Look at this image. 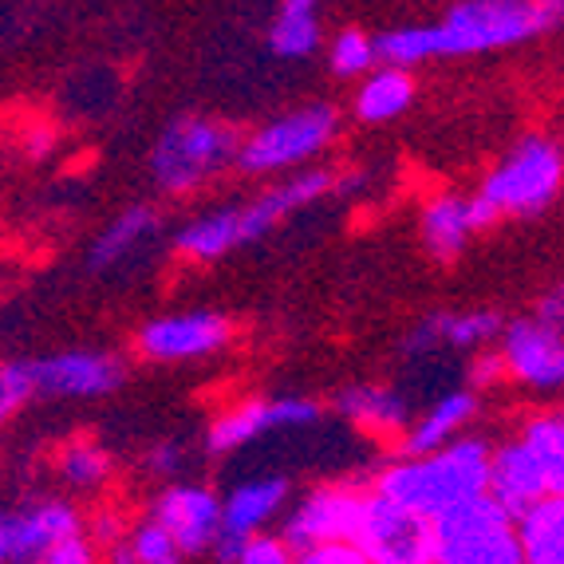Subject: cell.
<instances>
[{
	"label": "cell",
	"instance_id": "obj_19",
	"mask_svg": "<svg viewBox=\"0 0 564 564\" xmlns=\"http://www.w3.org/2000/svg\"><path fill=\"white\" fill-rule=\"evenodd\" d=\"M470 229H478L474 226V209H470V202H462V198H438V202H431L423 214L426 249H431L438 261L458 257L466 237H470Z\"/></svg>",
	"mask_w": 564,
	"mask_h": 564
},
{
	"label": "cell",
	"instance_id": "obj_30",
	"mask_svg": "<svg viewBox=\"0 0 564 564\" xmlns=\"http://www.w3.org/2000/svg\"><path fill=\"white\" fill-rule=\"evenodd\" d=\"M104 470H107L104 454L87 443H76L64 454V474H67V481H76V486H95V481L104 478Z\"/></svg>",
	"mask_w": 564,
	"mask_h": 564
},
{
	"label": "cell",
	"instance_id": "obj_35",
	"mask_svg": "<svg viewBox=\"0 0 564 564\" xmlns=\"http://www.w3.org/2000/svg\"><path fill=\"white\" fill-rule=\"evenodd\" d=\"M44 564H91V553H87V545L79 541V536H72V541H64Z\"/></svg>",
	"mask_w": 564,
	"mask_h": 564
},
{
	"label": "cell",
	"instance_id": "obj_13",
	"mask_svg": "<svg viewBox=\"0 0 564 564\" xmlns=\"http://www.w3.org/2000/svg\"><path fill=\"white\" fill-rule=\"evenodd\" d=\"M221 513L226 509L217 506L214 494H206L198 486H174L159 498L154 521L178 541L182 553H202V549L217 545Z\"/></svg>",
	"mask_w": 564,
	"mask_h": 564
},
{
	"label": "cell",
	"instance_id": "obj_18",
	"mask_svg": "<svg viewBox=\"0 0 564 564\" xmlns=\"http://www.w3.org/2000/svg\"><path fill=\"white\" fill-rule=\"evenodd\" d=\"M470 414H474V395H466V391H454V395H446L443 403H434V411L426 414L423 423L414 426V431L403 438V454L411 462L438 454L446 438H451L458 426H466V419H470Z\"/></svg>",
	"mask_w": 564,
	"mask_h": 564
},
{
	"label": "cell",
	"instance_id": "obj_28",
	"mask_svg": "<svg viewBox=\"0 0 564 564\" xmlns=\"http://www.w3.org/2000/svg\"><path fill=\"white\" fill-rule=\"evenodd\" d=\"M376 59V40H367L359 29H344L332 44V67L339 76H356Z\"/></svg>",
	"mask_w": 564,
	"mask_h": 564
},
{
	"label": "cell",
	"instance_id": "obj_26",
	"mask_svg": "<svg viewBox=\"0 0 564 564\" xmlns=\"http://www.w3.org/2000/svg\"><path fill=\"white\" fill-rule=\"evenodd\" d=\"M521 443L536 454L549 478V498H564V414H545L525 426Z\"/></svg>",
	"mask_w": 564,
	"mask_h": 564
},
{
	"label": "cell",
	"instance_id": "obj_2",
	"mask_svg": "<svg viewBox=\"0 0 564 564\" xmlns=\"http://www.w3.org/2000/svg\"><path fill=\"white\" fill-rule=\"evenodd\" d=\"M489 466H494L489 446L478 443V438H466V443L446 446V451L431 454V458L391 466V470L379 478L376 494L387 501H395V506L411 509L419 518L438 521V518H446L451 509L466 506V501L486 498Z\"/></svg>",
	"mask_w": 564,
	"mask_h": 564
},
{
	"label": "cell",
	"instance_id": "obj_27",
	"mask_svg": "<svg viewBox=\"0 0 564 564\" xmlns=\"http://www.w3.org/2000/svg\"><path fill=\"white\" fill-rule=\"evenodd\" d=\"M234 245H241L234 209H221V214H214V217H202V221H194V226L182 229V237H178L182 253L198 257V261H214V257L229 253Z\"/></svg>",
	"mask_w": 564,
	"mask_h": 564
},
{
	"label": "cell",
	"instance_id": "obj_3",
	"mask_svg": "<svg viewBox=\"0 0 564 564\" xmlns=\"http://www.w3.org/2000/svg\"><path fill=\"white\" fill-rule=\"evenodd\" d=\"M438 564H525V545L498 501L474 498L434 521Z\"/></svg>",
	"mask_w": 564,
	"mask_h": 564
},
{
	"label": "cell",
	"instance_id": "obj_15",
	"mask_svg": "<svg viewBox=\"0 0 564 564\" xmlns=\"http://www.w3.org/2000/svg\"><path fill=\"white\" fill-rule=\"evenodd\" d=\"M321 419V406L308 403V399H276V403H245L237 411L221 414L214 426H209V451L226 454L245 446L257 434L273 431V426H304Z\"/></svg>",
	"mask_w": 564,
	"mask_h": 564
},
{
	"label": "cell",
	"instance_id": "obj_1",
	"mask_svg": "<svg viewBox=\"0 0 564 564\" xmlns=\"http://www.w3.org/2000/svg\"><path fill=\"white\" fill-rule=\"evenodd\" d=\"M564 20L561 0H466L446 12L434 29H399L376 40V59L391 67L419 64L426 56H470L506 47L553 29Z\"/></svg>",
	"mask_w": 564,
	"mask_h": 564
},
{
	"label": "cell",
	"instance_id": "obj_32",
	"mask_svg": "<svg viewBox=\"0 0 564 564\" xmlns=\"http://www.w3.org/2000/svg\"><path fill=\"white\" fill-rule=\"evenodd\" d=\"M296 564H371L356 545H328V549H312Z\"/></svg>",
	"mask_w": 564,
	"mask_h": 564
},
{
	"label": "cell",
	"instance_id": "obj_6",
	"mask_svg": "<svg viewBox=\"0 0 564 564\" xmlns=\"http://www.w3.org/2000/svg\"><path fill=\"white\" fill-rule=\"evenodd\" d=\"M356 549L371 564H438L434 521L419 518V513L379 498V494L367 498Z\"/></svg>",
	"mask_w": 564,
	"mask_h": 564
},
{
	"label": "cell",
	"instance_id": "obj_16",
	"mask_svg": "<svg viewBox=\"0 0 564 564\" xmlns=\"http://www.w3.org/2000/svg\"><path fill=\"white\" fill-rule=\"evenodd\" d=\"M506 364L533 387L564 383V332L545 324H513L506 332Z\"/></svg>",
	"mask_w": 564,
	"mask_h": 564
},
{
	"label": "cell",
	"instance_id": "obj_38",
	"mask_svg": "<svg viewBox=\"0 0 564 564\" xmlns=\"http://www.w3.org/2000/svg\"><path fill=\"white\" fill-rule=\"evenodd\" d=\"M111 564H139V556H134V549L119 545V549L111 553Z\"/></svg>",
	"mask_w": 564,
	"mask_h": 564
},
{
	"label": "cell",
	"instance_id": "obj_36",
	"mask_svg": "<svg viewBox=\"0 0 564 564\" xmlns=\"http://www.w3.org/2000/svg\"><path fill=\"white\" fill-rule=\"evenodd\" d=\"M178 443H162V446H154V451H151V466H154V470H162V474H166V470H174V466H178Z\"/></svg>",
	"mask_w": 564,
	"mask_h": 564
},
{
	"label": "cell",
	"instance_id": "obj_33",
	"mask_svg": "<svg viewBox=\"0 0 564 564\" xmlns=\"http://www.w3.org/2000/svg\"><path fill=\"white\" fill-rule=\"evenodd\" d=\"M237 564H292L289 561V545L284 541H253V545L245 549V556Z\"/></svg>",
	"mask_w": 564,
	"mask_h": 564
},
{
	"label": "cell",
	"instance_id": "obj_14",
	"mask_svg": "<svg viewBox=\"0 0 564 564\" xmlns=\"http://www.w3.org/2000/svg\"><path fill=\"white\" fill-rule=\"evenodd\" d=\"M229 339V321L217 312H189V316H166L151 321L139 332V344L154 359H194L217 351Z\"/></svg>",
	"mask_w": 564,
	"mask_h": 564
},
{
	"label": "cell",
	"instance_id": "obj_21",
	"mask_svg": "<svg viewBox=\"0 0 564 564\" xmlns=\"http://www.w3.org/2000/svg\"><path fill=\"white\" fill-rule=\"evenodd\" d=\"M525 564H564V498H549L518 521Z\"/></svg>",
	"mask_w": 564,
	"mask_h": 564
},
{
	"label": "cell",
	"instance_id": "obj_29",
	"mask_svg": "<svg viewBox=\"0 0 564 564\" xmlns=\"http://www.w3.org/2000/svg\"><path fill=\"white\" fill-rule=\"evenodd\" d=\"M131 549H134V556H139V564H178L182 561L178 541H174V536H170L159 521H147V525H139Z\"/></svg>",
	"mask_w": 564,
	"mask_h": 564
},
{
	"label": "cell",
	"instance_id": "obj_12",
	"mask_svg": "<svg viewBox=\"0 0 564 564\" xmlns=\"http://www.w3.org/2000/svg\"><path fill=\"white\" fill-rule=\"evenodd\" d=\"M489 498L498 501L513 521H525L541 501H549V478L525 443H509L494 454Z\"/></svg>",
	"mask_w": 564,
	"mask_h": 564
},
{
	"label": "cell",
	"instance_id": "obj_11",
	"mask_svg": "<svg viewBox=\"0 0 564 564\" xmlns=\"http://www.w3.org/2000/svg\"><path fill=\"white\" fill-rule=\"evenodd\" d=\"M284 494H289V486L281 478L249 481V486L237 489L234 498L226 501V513H221V533H217V545H214L217 561L226 564L241 561L245 549L253 545L257 525H264L281 509Z\"/></svg>",
	"mask_w": 564,
	"mask_h": 564
},
{
	"label": "cell",
	"instance_id": "obj_23",
	"mask_svg": "<svg viewBox=\"0 0 564 564\" xmlns=\"http://www.w3.org/2000/svg\"><path fill=\"white\" fill-rule=\"evenodd\" d=\"M316 44H321L316 4H312V0H284L281 12H276L273 32H269V47L284 59H301V56H308Z\"/></svg>",
	"mask_w": 564,
	"mask_h": 564
},
{
	"label": "cell",
	"instance_id": "obj_9",
	"mask_svg": "<svg viewBox=\"0 0 564 564\" xmlns=\"http://www.w3.org/2000/svg\"><path fill=\"white\" fill-rule=\"evenodd\" d=\"M76 513L59 501L20 509L0 525V556H4V564H44L64 541L76 536Z\"/></svg>",
	"mask_w": 564,
	"mask_h": 564
},
{
	"label": "cell",
	"instance_id": "obj_8",
	"mask_svg": "<svg viewBox=\"0 0 564 564\" xmlns=\"http://www.w3.org/2000/svg\"><path fill=\"white\" fill-rule=\"evenodd\" d=\"M367 498L356 489H321L301 501V509L284 525V545L312 553L328 545H356L359 525H364Z\"/></svg>",
	"mask_w": 564,
	"mask_h": 564
},
{
	"label": "cell",
	"instance_id": "obj_17",
	"mask_svg": "<svg viewBox=\"0 0 564 564\" xmlns=\"http://www.w3.org/2000/svg\"><path fill=\"white\" fill-rule=\"evenodd\" d=\"M328 186H332V174L316 170V174H304V178H292V182H284V186L269 189L264 198L253 202V206L234 209V214H237V237H241V245L264 237L284 214H292V209H301V206H308V202H316Z\"/></svg>",
	"mask_w": 564,
	"mask_h": 564
},
{
	"label": "cell",
	"instance_id": "obj_5",
	"mask_svg": "<svg viewBox=\"0 0 564 564\" xmlns=\"http://www.w3.org/2000/svg\"><path fill=\"white\" fill-rule=\"evenodd\" d=\"M564 178V154L545 139H525L486 178L478 198L489 202L498 214H536L553 202Z\"/></svg>",
	"mask_w": 564,
	"mask_h": 564
},
{
	"label": "cell",
	"instance_id": "obj_37",
	"mask_svg": "<svg viewBox=\"0 0 564 564\" xmlns=\"http://www.w3.org/2000/svg\"><path fill=\"white\" fill-rule=\"evenodd\" d=\"M501 364H506L501 356H481L474 364V383H489L494 376H501Z\"/></svg>",
	"mask_w": 564,
	"mask_h": 564
},
{
	"label": "cell",
	"instance_id": "obj_7",
	"mask_svg": "<svg viewBox=\"0 0 564 564\" xmlns=\"http://www.w3.org/2000/svg\"><path fill=\"white\" fill-rule=\"evenodd\" d=\"M336 131V111L332 107H304V111H292L284 119L269 122L264 131H257L253 139L245 142L237 162L245 170H276L292 166V162H304L308 154H316L324 142Z\"/></svg>",
	"mask_w": 564,
	"mask_h": 564
},
{
	"label": "cell",
	"instance_id": "obj_34",
	"mask_svg": "<svg viewBox=\"0 0 564 564\" xmlns=\"http://www.w3.org/2000/svg\"><path fill=\"white\" fill-rule=\"evenodd\" d=\"M536 324H545V328L553 332H564V284L561 289H553L541 301V308H536Z\"/></svg>",
	"mask_w": 564,
	"mask_h": 564
},
{
	"label": "cell",
	"instance_id": "obj_25",
	"mask_svg": "<svg viewBox=\"0 0 564 564\" xmlns=\"http://www.w3.org/2000/svg\"><path fill=\"white\" fill-rule=\"evenodd\" d=\"M411 95H414V84L403 67H387V72L367 79V87L356 99V111H359V119H367V122H383L403 111V107L411 104Z\"/></svg>",
	"mask_w": 564,
	"mask_h": 564
},
{
	"label": "cell",
	"instance_id": "obj_20",
	"mask_svg": "<svg viewBox=\"0 0 564 564\" xmlns=\"http://www.w3.org/2000/svg\"><path fill=\"white\" fill-rule=\"evenodd\" d=\"M501 332L498 312H466V316H431L423 324V332H414L406 348H431V344H454V348H474V344H486Z\"/></svg>",
	"mask_w": 564,
	"mask_h": 564
},
{
	"label": "cell",
	"instance_id": "obj_22",
	"mask_svg": "<svg viewBox=\"0 0 564 564\" xmlns=\"http://www.w3.org/2000/svg\"><path fill=\"white\" fill-rule=\"evenodd\" d=\"M154 229H159V217H154V209H147V206L127 209V214H119V221H111V226H107V234L91 245V257H87V264H91L95 273H104V269L119 264L122 257L131 253L134 245H139L147 234H154Z\"/></svg>",
	"mask_w": 564,
	"mask_h": 564
},
{
	"label": "cell",
	"instance_id": "obj_31",
	"mask_svg": "<svg viewBox=\"0 0 564 564\" xmlns=\"http://www.w3.org/2000/svg\"><path fill=\"white\" fill-rule=\"evenodd\" d=\"M32 391H36V383H32L29 364H4V371H0V411L12 414Z\"/></svg>",
	"mask_w": 564,
	"mask_h": 564
},
{
	"label": "cell",
	"instance_id": "obj_4",
	"mask_svg": "<svg viewBox=\"0 0 564 564\" xmlns=\"http://www.w3.org/2000/svg\"><path fill=\"white\" fill-rule=\"evenodd\" d=\"M241 154L237 134L221 122L209 119H174L162 131L159 147L151 154L154 178L166 189H189L202 178H209L214 170L229 162V154Z\"/></svg>",
	"mask_w": 564,
	"mask_h": 564
},
{
	"label": "cell",
	"instance_id": "obj_10",
	"mask_svg": "<svg viewBox=\"0 0 564 564\" xmlns=\"http://www.w3.org/2000/svg\"><path fill=\"white\" fill-rule=\"evenodd\" d=\"M32 383L44 395H107L122 383V367L99 351H64V356L32 359Z\"/></svg>",
	"mask_w": 564,
	"mask_h": 564
},
{
	"label": "cell",
	"instance_id": "obj_24",
	"mask_svg": "<svg viewBox=\"0 0 564 564\" xmlns=\"http://www.w3.org/2000/svg\"><path fill=\"white\" fill-rule=\"evenodd\" d=\"M339 414H348L351 423L371 426V431H399L406 423V403L391 391L379 387H351L339 395Z\"/></svg>",
	"mask_w": 564,
	"mask_h": 564
}]
</instances>
